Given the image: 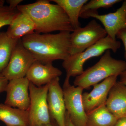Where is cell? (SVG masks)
Returning a JSON list of instances; mask_svg holds the SVG:
<instances>
[{
    "label": "cell",
    "mask_w": 126,
    "mask_h": 126,
    "mask_svg": "<svg viewBox=\"0 0 126 126\" xmlns=\"http://www.w3.org/2000/svg\"><path fill=\"white\" fill-rule=\"evenodd\" d=\"M71 32H60L58 33H35L21 39L22 44L36 61L43 63L55 60L64 61L70 55Z\"/></svg>",
    "instance_id": "1"
},
{
    "label": "cell",
    "mask_w": 126,
    "mask_h": 126,
    "mask_svg": "<svg viewBox=\"0 0 126 126\" xmlns=\"http://www.w3.org/2000/svg\"><path fill=\"white\" fill-rule=\"evenodd\" d=\"M50 2L48 0H39L31 4L19 5L17 9L32 20L35 26V33L74 31L64 11L58 5Z\"/></svg>",
    "instance_id": "2"
},
{
    "label": "cell",
    "mask_w": 126,
    "mask_h": 126,
    "mask_svg": "<svg viewBox=\"0 0 126 126\" xmlns=\"http://www.w3.org/2000/svg\"><path fill=\"white\" fill-rule=\"evenodd\" d=\"M126 70V61L113 58L108 50L94 65L76 77L74 86L88 89L109 77L119 76Z\"/></svg>",
    "instance_id": "3"
},
{
    "label": "cell",
    "mask_w": 126,
    "mask_h": 126,
    "mask_svg": "<svg viewBox=\"0 0 126 126\" xmlns=\"http://www.w3.org/2000/svg\"><path fill=\"white\" fill-rule=\"evenodd\" d=\"M121 43L107 35L94 45L88 48L80 53L71 55L63 61L62 65L65 70L66 77H77L84 72L83 66L89 59L101 55L108 50H111L113 53L120 48Z\"/></svg>",
    "instance_id": "4"
},
{
    "label": "cell",
    "mask_w": 126,
    "mask_h": 126,
    "mask_svg": "<svg viewBox=\"0 0 126 126\" xmlns=\"http://www.w3.org/2000/svg\"><path fill=\"white\" fill-rule=\"evenodd\" d=\"M48 91V84L37 87L30 82L29 126L44 125L52 122L47 103Z\"/></svg>",
    "instance_id": "5"
},
{
    "label": "cell",
    "mask_w": 126,
    "mask_h": 126,
    "mask_svg": "<svg viewBox=\"0 0 126 126\" xmlns=\"http://www.w3.org/2000/svg\"><path fill=\"white\" fill-rule=\"evenodd\" d=\"M103 27L95 20L70 34V55L80 53L107 36Z\"/></svg>",
    "instance_id": "6"
},
{
    "label": "cell",
    "mask_w": 126,
    "mask_h": 126,
    "mask_svg": "<svg viewBox=\"0 0 126 126\" xmlns=\"http://www.w3.org/2000/svg\"><path fill=\"white\" fill-rule=\"evenodd\" d=\"M70 78H65L63 86L66 111L75 126H87V115L82 100L83 89L72 85Z\"/></svg>",
    "instance_id": "7"
},
{
    "label": "cell",
    "mask_w": 126,
    "mask_h": 126,
    "mask_svg": "<svg viewBox=\"0 0 126 126\" xmlns=\"http://www.w3.org/2000/svg\"><path fill=\"white\" fill-rule=\"evenodd\" d=\"M36 61L23 46L20 39L12 52L8 65L1 74L9 81L25 78L31 66Z\"/></svg>",
    "instance_id": "8"
},
{
    "label": "cell",
    "mask_w": 126,
    "mask_h": 126,
    "mask_svg": "<svg viewBox=\"0 0 126 126\" xmlns=\"http://www.w3.org/2000/svg\"><path fill=\"white\" fill-rule=\"evenodd\" d=\"M30 84L26 77L9 81L5 91L6 96L5 104L21 110H29Z\"/></svg>",
    "instance_id": "9"
},
{
    "label": "cell",
    "mask_w": 126,
    "mask_h": 126,
    "mask_svg": "<svg viewBox=\"0 0 126 126\" xmlns=\"http://www.w3.org/2000/svg\"><path fill=\"white\" fill-rule=\"evenodd\" d=\"M60 80L59 77L56 78L48 84L47 103L52 120L56 122L57 126H65L66 110Z\"/></svg>",
    "instance_id": "10"
},
{
    "label": "cell",
    "mask_w": 126,
    "mask_h": 126,
    "mask_svg": "<svg viewBox=\"0 0 126 126\" xmlns=\"http://www.w3.org/2000/svg\"><path fill=\"white\" fill-rule=\"evenodd\" d=\"M118 76L109 77L95 84L90 93L82 94V100L84 110L87 113L106 104L109 93L117 82Z\"/></svg>",
    "instance_id": "11"
},
{
    "label": "cell",
    "mask_w": 126,
    "mask_h": 126,
    "mask_svg": "<svg viewBox=\"0 0 126 126\" xmlns=\"http://www.w3.org/2000/svg\"><path fill=\"white\" fill-rule=\"evenodd\" d=\"M99 20L103 25L107 35L113 40H116V35L121 30L126 29V0L116 11L106 15H100L98 12L90 13L87 16Z\"/></svg>",
    "instance_id": "12"
},
{
    "label": "cell",
    "mask_w": 126,
    "mask_h": 126,
    "mask_svg": "<svg viewBox=\"0 0 126 126\" xmlns=\"http://www.w3.org/2000/svg\"><path fill=\"white\" fill-rule=\"evenodd\" d=\"M63 72L52 63H43L36 61L31 65L26 77L30 82L37 87L48 84L53 79L59 77Z\"/></svg>",
    "instance_id": "13"
},
{
    "label": "cell",
    "mask_w": 126,
    "mask_h": 126,
    "mask_svg": "<svg viewBox=\"0 0 126 126\" xmlns=\"http://www.w3.org/2000/svg\"><path fill=\"white\" fill-rule=\"evenodd\" d=\"M106 106L118 119L126 116V86L117 81L109 93Z\"/></svg>",
    "instance_id": "14"
},
{
    "label": "cell",
    "mask_w": 126,
    "mask_h": 126,
    "mask_svg": "<svg viewBox=\"0 0 126 126\" xmlns=\"http://www.w3.org/2000/svg\"><path fill=\"white\" fill-rule=\"evenodd\" d=\"M35 30L34 24L29 16L19 11L9 26L6 32L11 38L19 40L35 33Z\"/></svg>",
    "instance_id": "15"
},
{
    "label": "cell",
    "mask_w": 126,
    "mask_h": 126,
    "mask_svg": "<svg viewBox=\"0 0 126 126\" xmlns=\"http://www.w3.org/2000/svg\"><path fill=\"white\" fill-rule=\"evenodd\" d=\"M0 120L7 126H29L28 110L0 103Z\"/></svg>",
    "instance_id": "16"
},
{
    "label": "cell",
    "mask_w": 126,
    "mask_h": 126,
    "mask_svg": "<svg viewBox=\"0 0 126 126\" xmlns=\"http://www.w3.org/2000/svg\"><path fill=\"white\" fill-rule=\"evenodd\" d=\"M63 9L69 18L74 30L81 27L79 21L81 9L88 0H52Z\"/></svg>",
    "instance_id": "17"
},
{
    "label": "cell",
    "mask_w": 126,
    "mask_h": 126,
    "mask_svg": "<svg viewBox=\"0 0 126 126\" xmlns=\"http://www.w3.org/2000/svg\"><path fill=\"white\" fill-rule=\"evenodd\" d=\"M87 126H114L118 119L107 108L106 104L87 113Z\"/></svg>",
    "instance_id": "18"
},
{
    "label": "cell",
    "mask_w": 126,
    "mask_h": 126,
    "mask_svg": "<svg viewBox=\"0 0 126 126\" xmlns=\"http://www.w3.org/2000/svg\"><path fill=\"white\" fill-rule=\"evenodd\" d=\"M19 40L11 38L6 32H0V74L8 65Z\"/></svg>",
    "instance_id": "19"
},
{
    "label": "cell",
    "mask_w": 126,
    "mask_h": 126,
    "mask_svg": "<svg viewBox=\"0 0 126 126\" xmlns=\"http://www.w3.org/2000/svg\"><path fill=\"white\" fill-rule=\"evenodd\" d=\"M121 1V0H91L87 2L82 7L79 17L83 19L88 14L98 12L97 9L100 8L108 9Z\"/></svg>",
    "instance_id": "20"
},
{
    "label": "cell",
    "mask_w": 126,
    "mask_h": 126,
    "mask_svg": "<svg viewBox=\"0 0 126 126\" xmlns=\"http://www.w3.org/2000/svg\"><path fill=\"white\" fill-rule=\"evenodd\" d=\"M19 12L17 9H12L9 6H0V29L10 25Z\"/></svg>",
    "instance_id": "21"
},
{
    "label": "cell",
    "mask_w": 126,
    "mask_h": 126,
    "mask_svg": "<svg viewBox=\"0 0 126 126\" xmlns=\"http://www.w3.org/2000/svg\"><path fill=\"white\" fill-rule=\"evenodd\" d=\"M116 38L121 40L124 44L125 48V56L126 59V29L121 30L118 32Z\"/></svg>",
    "instance_id": "22"
},
{
    "label": "cell",
    "mask_w": 126,
    "mask_h": 126,
    "mask_svg": "<svg viewBox=\"0 0 126 126\" xmlns=\"http://www.w3.org/2000/svg\"><path fill=\"white\" fill-rule=\"evenodd\" d=\"M9 81L1 74H0V94L5 91Z\"/></svg>",
    "instance_id": "23"
},
{
    "label": "cell",
    "mask_w": 126,
    "mask_h": 126,
    "mask_svg": "<svg viewBox=\"0 0 126 126\" xmlns=\"http://www.w3.org/2000/svg\"><path fill=\"white\" fill-rule=\"evenodd\" d=\"M6 2L9 4V5L10 7L12 9H17L18 7L21 2H22L23 0H7Z\"/></svg>",
    "instance_id": "24"
},
{
    "label": "cell",
    "mask_w": 126,
    "mask_h": 126,
    "mask_svg": "<svg viewBox=\"0 0 126 126\" xmlns=\"http://www.w3.org/2000/svg\"><path fill=\"white\" fill-rule=\"evenodd\" d=\"M114 126H126V116L118 119Z\"/></svg>",
    "instance_id": "25"
},
{
    "label": "cell",
    "mask_w": 126,
    "mask_h": 126,
    "mask_svg": "<svg viewBox=\"0 0 126 126\" xmlns=\"http://www.w3.org/2000/svg\"><path fill=\"white\" fill-rule=\"evenodd\" d=\"M65 126H75L71 121L69 115L67 111L65 113Z\"/></svg>",
    "instance_id": "26"
},
{
    "label": "cell",
    "mask_w": 126,
    "mask_h": 126,
    "mask_svg": "<svg viewBox=\"0 0 126 126\" xmlns=\"http://www.w3.org/2000/svg\"><path fill=\"white\" fill-rule=\"evenodd\" d=\"M119 76V82L126 86V70L123 72Z\"/></svg>",
    "instance_id": "27"
},
{
    "label": "cell",
    "mask_w": 126,
    "mask_h": 126,
    "mask_svg": "<svg viewBox=\"0 0 126 126\" xmlns=\"http://www.w3.org/2000/svg\"><path fill=\"white\" fill-rule=\"evenodd\" d=\"M56 126L53 123V122H52V120L51 123H50L49 124H44V125H40V126Z\"/></svg>",
    "instance_id": "28"
},
{
    "label": "cell",
    "mask_w": 126,
    "mask_h": 126,
    "mask_svg": "<svg viewBox=\"0 0 126 126\" xmlns=\"http://www.w3.org/2000/svg\"><path fill=\"white\" fill-rule=\"evenodd\" d=\"M5 1L4 0H0V6H3L4 5Z\"/></svg>",
    "instance_id": "29"
},
{
    "label": "cell",
    "mask_w": 126,
    "mask_h": 126,
    "mask_svg": "<svg viewBox=\"0 0 126 126\" xmlns=\"http://www.w3.org/2000/svg\"></svg>",
    "instance_id": "30"
}]
</instances>
